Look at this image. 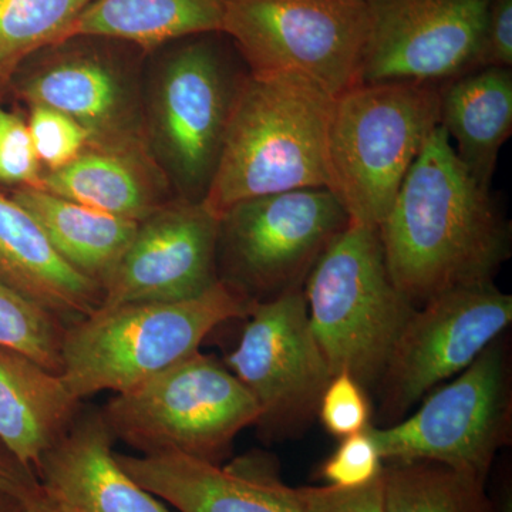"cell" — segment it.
<instances>
[{
	"label": "cell",
	"instance_id": "4316f807",
	"mask_svg": "<svg viewBox=\"0 0 512 512\" xmlns=\"http://www.w3.org/2000/svg\"><path fill=\"white\" fill-rule=\"evenodd\" d=\"M28 127L43 170L66 167L90 143L86 128L50 107L30 106Z\"/></svg>",
	"mask_w": 512,
	"mask_h": 512
},
{
	"label": "cell",
	"instance_id": "6da1fadb",
	"mask_svg": "<svg viewBox=\"0 0 512 512\" xmlns=\"http://www.w3.org/2000/svg\"><path fill=\"white\" fill-rule=\"evenodd\" d=\"M377 232L394 285L416 308L454 289L493 284L510 258V227L491 188L468 173L441 126Z\"/></svg>",
	"mask_w": 512,
	"mask_h": 512
},
{
	"label": "cell",
	"instance_id": "ba28073f",
	"mask_svg": "<svg viewBox=\"0 0 512 512\" xmlns=\"http://www.w3.org/2000/svg\"><path fill=\"white\" fill-rule=\"evenodd\" d=\"M221 33L251 73H296L330 97L362 83L365 0H225Z\"/></svg>",
	"mask_w": 512,
	"mask_h": 512
},
{
	"label": "cell",
	"instance_id": "4dcf8cb0",
	"mask_svg": "<svg viewBox=\"0 0 512 512\" xmlns=\"http://www.w3.org/2000/svg\"><path fill=\"white\" fill-rule=\"evenodd\" d=\"M296 498L298 512H386L382 474L356 488L330 484L299 487Z\"/></svg>",
	"mask_w": 512,
	"mask_h": 512
},
{
	"label": "cell",
	"instance_id": "d590c367",
	"mask_svg": "<svg viewBox=\"0 0 512 512\" xmlns=\"http://www.w3.org/2000/svg\"><path fill=\"white\" fill-rule=\"evenodd\" d=\"M498 512H512V503L510 495H505L503 503H501L500 510Z\"/></svg>",
	"mask_w": 512,
	"mask_h": 512
},
{
	"label": "cell",
	"instance_id": "9a60e30c",
	"mask_svg": "<svg viewBox=\"0 0 512 512\" xmlns=\"http://www.w3.org/2000/svg\"><path fill=\"white\" fill-rule=\"evenodd\" d=\"M116 456L141 487L177 512H298L296 488L261 451L227 464L178 453Z\"/></svg>",
	"mask_w": 512,
	"mask_h": 512
},
{
	"label": "cell",
	"instance_id": "484cf974",
	"mask_svg": "<svg viewBox=\"0 0 512 512\" xmlns=\"http://www.w3.org/2000/svg\"><path fill=\"white\" fill-rule=\"evenodd\" d=\"M64 330L62 320L0 282V346L60 375Z\"/></svg>",
	"mask_w": 512,
	"mask_h": 512
},
{
	"label": "cell",
	"instance_id": "4fadbf2b",
	"mask_svg": "<svg viewBox=\"0 0 512 512\" xmlns=\"http://www.w3.org/2000/svg\"><path fill=\"white\" fill-rule=\"evenodd\" d=\"M210 40L181 47L170 57L157 94V126L178 183L202 201L214 174L239 86Z\"/></svg>",
	"mask_w": 512,
	"mask_h": 512
},
{
	"label": "cell",
	"instance_id": "2e32d148",
	"mask_svg": "<svg viewBox=\"0 0 512 512\" xmlns=\"http://www.w3.org/2000/svg\"><path fill=\"white\" fill-rule=\"evenodd\" d=\"M101 412H82L36 468L43 490L74 512H174L121 467Z\"/></svg>",
	"mask_w": 512,
	"mask_h": 512
},
{
	"label": "cell",
	"instance_id": "836d02e7",
	"mask_svg": "<svg viewBox=\"0 0 512 512\" xmlns=\"http://www.w3.org/2000/svg\"><path fill=\"white\" fill-rule=\"evenodd\" d=\"M22 512H74L70 510L69 507H66L62 503V501L57 500V498L53 497L47 493V491L43 490L42 485H40L39 490L36 491L32 497H29L28 500L23 501Z\"/></svg>",
	"mask_w": 512,
	"mask_h": 512
},
{
	"label": "cell",
	"instance_id": "1f68e13d",
	"mask_svg": "<svg viewBox=\"0 0 512 512\" xmlns=\"http://www.w3.org/2000/svg\"><path fill=\"white\" fill-rule=\"evenodd\" d=\"M480 67H512V0H490Z\"/></svg>",
	"mask_w": 512,
	"mask_h": 512
},
{
	"label": "cell",
	"instance_id": "e575fe53",
	"mask_svg": "<svg viewBox=\"0 0 512 512\" xmlns=\"http://www.w3.org/2000/svg\"><path fill=\"white\" fill-rule=\"evenodd\" d=\"M23 500L0 490V512H22Z\"/></svg>",
	"mask_w": 512,
	"mask_h": 512
},
{
	"label": "cell",
	"instance_id": "7c38bea8",
	"mask_svg": "<svg viewBox=\"0 0 512 512\" xmlns=\"http://www.w3.org/2000/svg\"><path fill=\"white\" fill-rule=\"evenodd\" d=\"M362 83H443L480 69L490 0H365Z\"/></svg>",
	"mask_w": 512,
	"mask_h": 512
},
{
	"label": "cell",
	"instance_id": "9c48e42d",
	"mask_svg": "<svg viewBox=\"0 0 512 512\" xmlns=\"http://www.w3.org/2000/svg\"><path fill=\"white\" fill-rule=\"evenodd\" d=\"M383 463L433 461L487 480L495 456L510 444V360L494 340L453 382L417 412L389 426H369Z\"/></svg>",
	"mask_w": 512,
	"mask_h": 512
},
{
	"label": "cell",
	"instance_id": "d6986e66",
	"mask_svg": "<svg viewBox=\"0 0 512 512\" xmlns=\"http://www.w3.org/2000/svg\"><path fill=\"white\" fill-rule=\"evenodd\" d=\"M63 377L0 346V443L35 471L80 413Z\"/></svg>",
	"mask_w": 512,
	"mask_h": 512
},
{
	"label": "cell",
	"instance_id": "8992f818",
	"mask_svg": "<svg viewBox=\"0 0 512 512\" xmlns=\"http://www.w3.org/2000/svg\"><path fill=\"white\" fill-rule=\"evenodd\" d=\"M100 412L114 440L143 456L178 453L212 463H222L238 434L259 419L244 384L200 350L116 393Z\"/></svg>",
	"mask_w": 512,
	"mask_h": 512
},
{
	"label": "cell",
	"instance_id": "f1b7e54d",
	"mask_svg": "<svg viewBox=\"0 0 512 512\" xmlns=\"http://www.w3.org/2000/svg\"><path fill=\"white\" fill-rule=\"evenodd\" d=\"M43 174L28 123L0 99V184L40 188Z\"/></svg>",
	"mask_w": 512,
	"mask_h": 512
},
{
	"label": "cell",
	"instance_id": "cb8c5ba5",
	"mask_svg": "<svg viewBox=\"0 0 512 512\" xmlns=\"http://www.w3.org/2000/svg\"><path fill=\"white\" fill-rule=\"evenodd\" d=\"M386 512H495L485 481L433 461L383 463Z\"/></svg>",
	"mask_w": 512,
	"mask_h": 512
},
{
	"label": "cell",
	"instance_id": "5bb4252c",
	"mask_svg": "<svg viewBox=\"0 0 512 512\" xmlns=\"http://www.w3.org/2000/svg\"><path fill=\"white\" fill-rule=\"evenodd\" d=\"M220 218L202 201L165 205L141 221L101 286L100 308L177 302L217 284Z\"/></svg>",
	"mask_w": 512,
	"mask_h": 512
},
{
	"label": "cell",
	"instance_id": "8fae6325",
	"mask_svg": "<svg viewBox=\"0 0 512 512\" xmlns=\"http://www.w3.org/2000/svg\"><path fill=\"white\" fill-rule=\"evenodd\" d=\"M227 367L254 397L256 426L279 439L318 416L320 397L332 379L313 335L303 289L256 303L247 316Z\"/></svg>",
	"mask_w": 512,
	"mask_h": 512
},
{
	"label": "cell",
	"instance_id": "7402d4cb",
	"mask_svg": "<svg viewBox=\"0 0 512 512\" xmlns=\"http://www.w3.org/2000/svg\"><path fill=\"white\" fill-rule=\"evenodd\" d=\"M10 197L39 222L74 269L103 286L133 241L140 222L64 200L43 188L18 187Z\"/></svg>",
	"mask_w": 512,
	"mask_h": 512
},
{
	"label": "cell",
	"instance_id": "603a6c76",
	"mask_svg": "<svg viewBox=\"0 0 512 512\" xmlns=\"http://www.w3.org/2000/svg\"><path fill=\"white\" fill-rule=\"evenodd\" d=\"M225 0H93L74 20L77 37L126 40L146 49L171 40L221 33Z\"/></svg>",
	"mask_w": 512,
	"mask_h": 512
},
{
	"label": "cell",
	"instance_id": "ffe728a7",
	"mask_svg": "<svg viewBox=\"0 0 512 512\" xmlns=\"http://www.w3.org/2000/svg\"><path fill=\"white\" fill-rule=\"evenodd\" d=\"M440 126L468 173L491 188L512 133L510 67H480L441 83Z\"/></svg>",
	"mask_w": 512,
	"mask_h": 512
},
{
	"label": "cell",
	"instance_id": "277c9868",
	"mask_svg": "<svg viewBox=\"0 0 512 512\" xmlns=\"http://www.w3.org/2000/svg\"><path fill=\"white\" fill-rule=\"evenodd\" d=\"M254 306L218 281L185 301L99 308L66 326L60 376L80 402L126 392L194 355L212 330L247 318Z\"/></svg>",
	"mask_w": 512,
	"mask_h": 512
},
{
	"label": "cell",
	"instance_id": "e0dca14e",
	"mask_svg": "<svg viewBox=\"0 0 512 512\" xmlns=\"http://www.w3.org/2000/svg\"><path fill=\"white\" fill-rule=\"evenodd\" d=\"M0 282L62 320L92 315L101 306L100 286L56 251L39 222L0 192Z\"/></svg>",
	"mask_w": 512,
	"mask_h": 512
},
{
	"label": "cell",
	"instance_id": "44dd1931",
	"mask_svg": "<svg viewBox=\"0 0 512 512\" xmlns=\"http://www.w3.org/2000/svg\"><path fill=\"white\" fill-rule=\"evenodd\" d=\"M40 188L116 217L141 222L163 208L146 146L89 144L72 163L45 171Z\"/></svg>",
	"mask_w": 512,
	"mask_h": 512
},
{
	"label": "cell",
	"instance_id": "7a4b0ae2",
	"mask_svg": "<svg viewBox=\"0 0 512 512\" xmlns=\"http://www.w3.org/2000/svg\"><path fill=\"white\" fill-rule=\"evenodd\" d=\"M333 97L296 73H251L229 113L202 202L218 218L238 202L326 188V131Z\"/></svg>",
	"mask_w": 512,
	"mask_h": 512
},
{
	"label": "cell",
	"instance_id": "5b68a950",
	"mask_svg": "<svg viewBox=\"0 0 512 512\" xmlns=\"http://www.w3.org/2000/svg\"><path fill=\"white\" fill-rule=\"evenodd\" d=\"M309 323L330 373L377 387L416 309L392 281L377 229L350 224L303 286Z\"/></svg>",
	"mask_w": 512,
	"mask_h": 512
},
{
	"label": "cell",
	"instance_id": "d4e9b609",
	"mask_svg": "<svg viewBox=\"0 0 512 512\" xmlns=\"http://www.w3.org/2000/svg\"><path fill=\"white\" fill-rule=\"evenodd\" d=\"M92 2L0 0V99L29 56L66 43L74 20Z\"/></svg>",
	"mask_w": 512,
	"mask_h": 512
},
{
	"label": "cell",
	"instance_id": "30bf717a",
	"mask_svg": "<svg viewBox=\"0 0 512 512\" xmlns=\"http://www.w3.org/2000/svg\"><path fill=\"white\" fill-rule=\"evenodd\" d=\"M512 323V296L493 284L454 289L414 309L380 377L386 426L467 369Z\"/></svg>",
	"mask_w": 512,
	"mask_h": 512
},
{
	"label": "cell",
	"instance_id": "f546056e",
	"mask_svg": "<svg viewBox=\"0 0 512 512\" xmlns=\"http://www.w3.org/2000/svg\"><path fill=\"white\" fill-rule=\"evenodd\" d=\"M369 429V427H367ZM345 437L320 467V477L343 488L372 483L383 471V460L369 430Z\"/></svg>",
	"mask_w": 512,
	"mask_h": 512
},
{
	"label": "cell",
	"instance_id": "d6a6232c",
	"mask_svg": "<svg viewBox=\"0 0 512 512\" xmlns=\"http://www.w3.org/2000/svg\"><path fill=\"white\" fill-rule=\"evenodd\" d=\"M40 488L35 471L25 464L0 443V490L28 500Z\"/></svg>",
	"mask_w": 512,
	"mask_h": 512
},
{
	"label": "cell",
	"instance_id": "52a82bcc",
	"mask_svg": "<svg viewBox=\"0 0 512 512\" xmlns=\"http://www.w3.org/2000/svg\"><path fill=\"white\" fill-rule=\"evenodd\" d=\"M350 225L328 188H302L238 202L220 217L218 276L249 302L303 289L319 259Z\"/></svg>",
	"mask_w": 512,
	"mask_h": 512
},
{
	"label": "cell",
	"instance_id": "ac0fdd59",
	"mask_svg": "<svg viewBox=\"0 0 512 512\" xmlns=\"http://www.w3.org/2000/svg\"><path fill=\"white\" fill-rule=\"evenodd\" d=\"M16 90L29 106L50 107L77 121L89 133V144L144 146L126 87L99 57H62L20 79Z\"/></svg>",
	"mask_w": 512,
	"mask_h": 512
},
{
	"label": "cell",
	"instance_id": "83f0119b",
	"mask_svg": "<svg viewBox=\"0 0 512 512\" xmlns=\"http://www.w3.org/2000/svg\"><path fill=\"white\" fill-rule=\"evenodd\" d=\"M318 416L326 431L340 440L365 431L372 416L365 387L346 370L336 373L320 397Z\"/></svg>",
	"mask_w": 512,
	"mask_h": 512
},
{
	"label": "cell",
	"instance_id": "3957f363",
	"mask_svg": "<svg viewBox=\"0 0 512 512\" xmlns=\"http://www.w3.org/2000/svg\"><path fill=\"white\" fill-rule=\"evenodd\" d=\"M441 83H360L333 99L326 131V188L350 224L379 229L431 131Z\"/></svg>",
	"mask_w": 512,
	"mask_h": 512
}]
</instances>
